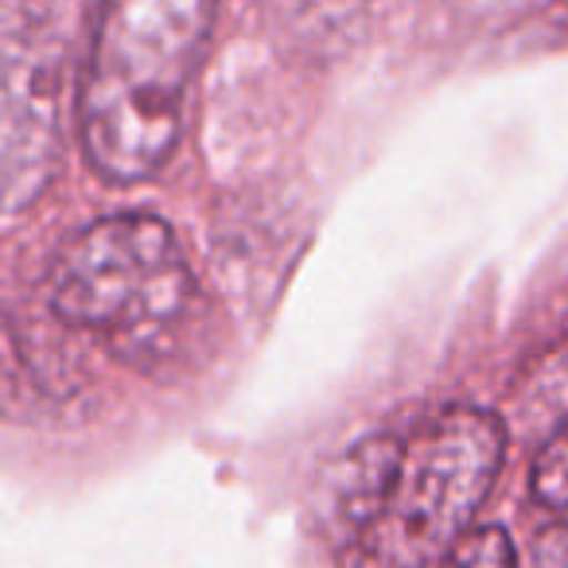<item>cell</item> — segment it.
Returning a JSON list of instances; mask_svg holds the SVG:
<instances>
[{
    "mask_svg": "<svg viewBox=\"0 0 568 568\" xmlns=\"http://www.w3.org/2000/svg\"><path fill=\"white\" fill-rule=\"evenodd\" d=\"M529 487L545 510H568V425H560V433L549 436L541 456L534 459Z\"/></svg>",
    "mask_w": 568,
    "mask_h": 568,
    "instance_id": "obj_6",
    "label": "cell"
},
{
    "mask_svg": "<svg viewBox=\"0 0 568 568\" xmlns=\"http://www.w3.org/2000/svg\"><path fill=\"white\" fill-rule=\"evenodd\" d=\"M219 0H102L79 94L82 149L102 180H152L180 144L183 102Z\"/></svg>",
    "mask_w": 568,
    "mask_h": 568,
    "instance_id": "obj_1",
    "label": "cell"
},
{
    "mask_svg": "<svg viewBox=\"0 0 568 568\" xmlns=\"http://www.w3.org/2000/svg\"><path fill=\"white\" fill-rule=\"evenodd\" d=\"M195 284L183 245L152 214H113L82 230L55 257L51 304L67 324L144 339L175 324Z\"/></svg>",
    "mask_w": 568,
    "mask_h": 568,
    "instance_id": "obj_2",
    "label": "cell"
},
{
    "mask_svg": "<svg viewBox=\"0 0 568 568\" xmlns=\"http://www.w3.org/2000/svg\"><path fill=\"white\" fill-rule=\"evenodd\" d=\"M506 456V428L487 409H448L402 448L386 534L402 565L444 557L471 529L495 490Z\"/></svg>",
    "mask_w": 568,
    "mask_h": 568,
    "instance_id": "obj_3",
    "label": "cell"
},
{
    "mask_svg": "<svg viewBox=\"0 0 568 568\" xmlns=\"http://www.w3.org/2000/svg\"><path fill=\"white\" fill-rule=\"evenodd\" d=\"M402 464L397 440H366L339 464L332 479V518L343 521L347 534H363L371 521H378L389 506Z\"/></svg>",
    "mask_w": 568,
    "mask_h": 568,
    "instance_id": "obj_4",
    "label": "cell"
},
{
    "mask_svg": "<svg viewBox=\"0 0 568 568\" xmlns=\"http://www.w3.org/2000/svg\"><path fill=\"white\" fill-rule=\"evenodd\" d=\"M440 568H521L518 549L503 526H471L459 541L448 545Z\"/></svg>",
    "mask_w": 568,
    "mask_h": 568,
    "instance_id": "obj_5",
    "label": "cell"
}]
</instances>
